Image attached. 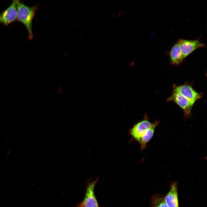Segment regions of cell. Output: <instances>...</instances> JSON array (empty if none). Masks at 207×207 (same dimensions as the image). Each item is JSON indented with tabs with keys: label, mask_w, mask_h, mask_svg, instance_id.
Here are the masks:
<instances>
[{
	"label": "cell",
	"mask_w": 207,
	"mask_h": 207,
	"mask_svg": "<svg viewBox=\"0 0 207 207\" xmlns=\"http://www.w3.org/2000/svg\"><path fill=\"white\" fill-rule=\"evenodd\" d=\"M177 185L176 181L171 182L169 191L164 197L168 207H179Z\"/></svg>",
	"instance_id": "obj_8"
},
{
	"label": "cell",
	"mask_w": 207,
	"mask_h": 207,
	"mask_svg": "<svg viewBox=\"0 0 207 207\" xmlns=\"http://www.w3.org/2000/svg\"><path fill=\"white\" fill-rule=\"evenodd\" d=\"M16 21V0H14L10 5L0 14V24L7 26Z\"/></svg>",
	"instance_id": "obj_7"
},
{
	"label": "cell",
	"mask_w": 207,
	"mask_h": 207,
	"mask_svg": "<svg viewBox=\"0 0 207 207\" xmlns=\"http://www.w3.org/2000/svg\"><path fill=\"white\" fill-rule=\"evenodd\" d=\"M154 123L150 121L148 115L145 113L143 119L136 122L129 129V133L131 140L139 143L149 133Z\"/></svg>",
	"instance_id": "obj_2"
},
{
	"label": "cell",
	"mask_w": 207,
	"mask_h": 207,
	"mask_svg": "<svg viewBox=\"0 0 207 207\" xmlns=\"http://www.w3.org/2000/svg\"><path fill=\"white\" fill-rule=\"evenodd\" d=\"M173 90L179 93L194 104L202 97L203 95L202 93L196 91L192 85L188 83L179 85H174Z\"/></svg>",
	"instance_id": "obj_4"
},
{
	"label": "cell",
	"mask_w": 207,
	"mask_h": 207,
	"mask_svg": "<svg viewBox=\"0 0 207 207\" xmlns=\"http://www.w3.org/2000/svg\"><path fill=\"white\" fill-rule=\"evenodd\" d=\"M167 101H172L176 103L183 110L185 117L191 115V110L194 103L179 93L174 91L167 99Z\"/></svg>",
	"instance_id": "obj_3"
},
{
	"label": "cell",
	"mask_w": 207,
	"mask_h": 207,
	"mask_svg": "<svg viewBox=\"0 0 207 207\" xmlns=\"http://www.w3.org/2000/svg\"><path fill=\"white\" fill-rule=\"evenodd\" d=\"M179 40L184 60L197 49L204 48L206 47L205 44L198 38L193 40L180 39Z\"/></svg>",
	"instance_id": "obj_5"
},
{
	"label": "cell",
	"mask_w": 207,
	"mask_h": 207,
	"mask_svg": "<svg viewBox=\"0 0 207 207\" xmlns=\"http://www.w3.org/2000/svg\"><path fill=\"white\" fill-rule=\"evenodd\" d=\"M17 5V21L22 23L25 26L28 32L29 40L33 38L32 31V21L36 12L39 7L38 5L29 7L24 2L16 0Z\"/></svg>",
	"instance_id": "obj_1"
},
{
	"label": "cell",
	"mask_w": 207,
	"mask_h": 207,
	"mask_svg": "<svg viewBox=\"0 0 207 207\" xmlns=\"http://www.w3.org/2000/svg\"><path fill=\"white\" fill-rule=\"evenodd\" d=\"M152 207H168L164 197L159 194L153 195L151 199Z\"/></svg>",
	"instance_id": "obj_10"
},
{
	"label": "cell",
	"mask_w": 207,
	"mask_h": 207,
	"mask_svg": "<svg viewBox=\"0 0 207 207\" xmlns=\"http://www.w3.org/2000/svg\"><path fill=\"white\" fill-rule=\"evenodd\" d=\"M98 179L88 184L85 197L79 207H99L94 193V187Z\"/></svg>",
	"instance_id": "obj_6"
},
{
	"label": "cell",
	"mask_w": 207,
	"mask_h": 207,
	"mask_svg": "<svg viewBox=\"0 0 207 207\" xmlns=\"http://www.w3.org/2000/svg\"><path fill=\"white\" fill-rule=\"evenodd\" d=\"M169 56L170 63L173 65H179L184 60L179 40L171 47Z\"/></svg>",
	"instance_id": "obj_9"
}]
</instances>
